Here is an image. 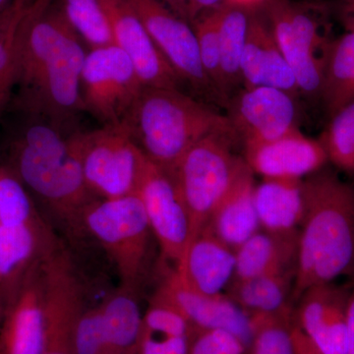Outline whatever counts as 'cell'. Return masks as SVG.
I'll use <instances>...</instances> for the list:
<instances>
[{
    "label": "cell",
    "mask_w": 354,
    "mask_h": 354,
    "mask_svg": "<svg viewBox=\"0 0 354 354\" xmlns=\"http://www.w3.org/2000/svg\"><path fill=\"white\" fill-rule=\"evenodd\" d=\"M0 162L19 178L51 225L86 237L83 216L97 198L84 180L73 133L39 114L8 108L0 118Z\"/></svg>",
    "instance_id": "cell-1"
},
{
    "label": "cell",
    "mask_w": 354,
    "mask_h": 354,
    "mask_svg": "<svg viewBox=\"0 0 354 354\" xmlns=\"http://www.w3.org/2000/svg\"><path fill=\"white\" fill-rule=\"evenodd\" d=\"M292 304L311 286L354 274V186L329 169L302 180Z\"/></svg>",
    "instance_id": "cell-2"
},
{
    "label": "cell",
    "mask_w": 354,
    "mask_h": 354,
    "mask_svg": "<svg viewBox=\"0 0 354 354\" xmlns=\"http://www.w3.org/2000/svg\"><path fill=\"white\" fill-rule=\"evenodd\" d=\"M121 125L151 162L171 174L209 135L237 139L227 116L180 88H144Z\"/></svg>",
    "instance_id": "cell-3"
},
{
    "label": "cell",
    "mask_w": 354,
    "mask_h": 354,
    "mask_svg": "<svg viewBox=\"0 0 354 354\" xmlns=\"http://www.w3.org/2000/svg\"><path fill=\"white\" fill-rule=\"evenodd\" d=\"M62 245L57 230L14 174H0V305Z\"/></svg>",
    "instance_id": "cell-4"
},
{
    "label": "cell",
    "mask_w": 354,
    "mask_h": 354,
    "mask_svg": "<svg viewBox=\"0 0 354 354\" xmlns=\"http://www.w3.org/2000/svg\"><path fill=\"white\" fill-rule=\"evenodd\" d=\"M300 95L319 102L332 36V3L325 0H266L262 6Z\"/></svg>",
    "instance_id": "cell-5"
},
{
    "label": "cell",
    "mask_w": 354,
    "mask_h": 354,
    "mask_svg": "<svg viewBox=\"0 0 354 354\" xmlns=\"http://www.w3.org/2000/svg\"><path fill=\"white\" fill-rule=\"evenodd\" d=\"M85 234L115 268L121 286L139 291L146 278L153 232L138 195L95 199L83 216Z\"/></svg>",
    "instance_id": "cell-6"
},
{
    "label": "cell",
    "mask_w": 354,
    "mask_h": 354,
    "mask_svg": "<svg viewBox=\"0 0 354 354\" xmlns=\"http://www.w3.org/2000/svg\"><path fill=\"white\" fill-rule=\"evenodd\" d=\"M73 141L84 180L97 199L137 194L150 160L122 125L78 129Z\"/></svg>",
    "instance_id": "cell-7"
},
{
    "label": "cell",
    "mask_w": 354,
    "mask_h": 354,
    "mask_svg": "<svg viewBox=\"0 0 354 354\" xmlns=\"http://www.w3.org/2000/svg\"><path fill=\"white\" fill-rule=\"evenodd\" d=\"M234 140L209 135L193 146L171 172L189 214L191 241L206 227L245 162L232 151Z\"/></svg>",
    "instance_id": "cell-8"
},
{
    "label": "cell",
    "mask_w": 354,
    "mask_h": 354,
    "mask_svg": "<svg viewBox=\"0 0 354 354\" xmlns=\"http://www.w3.org/2000/svg\"><path fill=\"white\" fill-rule=\"evenodd\" d=\"M144 88L131 60L115 44L88 51L81 95L85 113L102 127L121 124Z\"/></svg>",
    "instance_id": "cell-9"
},
{
    "label": "cell",
    "mask_w": 354,
    "mask_h": 354,
    "mask_svg": "<svg viewBox=\"0 0 354 354\" xmlns=\"http://www.w3.org/2000/svg\"><path fill=\"white\" fill-rule=\"evenodd\" d=\"M87 53L72 30L46 64L34 90L23 99L11 101L9 108L39 114L66 129H79V118L85 113L81 81Z\"/></svg>",
    "instance_id": "cell-10"
},
{
    "label": "cell",
    "mask_w": 354,
    "mask_h": 354,
    "mask_svg": "<svg viewBox=\"0 0 354 354\" xmlns=\"http://www.w3.org/2000/svg\"><path fill=\"white\" fill-rule=\"evenodd\" d=\"M129 1L158 50L183 85H187L203 99L223 104L203 69L192 26L172 12L162 0Z\"/></svg>",
    "instance_id": "cell-11"
},
{
    "label": "cell",
    "mask_w": 354,
    "mask_h": 354,
    "mask_svg": "<svg viewBox=\"0 0 354 354\" xmlns=\"http://www.w3.org/2000/svg\"><path fill=\"white\" fill-rule=\"evenodd\" d=\"M298 99L277 88H243L227 100L225 116L243 146L271 141L299 129Z\"/></svg>",
    "instance_id": "cell-12"
},
{
    "label": "cell",
    "mask_w": 354,
    "mask_h": 354,
    "mask_svg": "<svg viewBox=\"0 0 354 354\" xmlns=\"http://www.w3.org/2000/svg\"><path fill=\"white\" fill-rule=\"evenodd\" d=\"M149 225L165 261L180 264L192 239L189 214L171 172L153 162L148 167L138 192Z\"/></svg>",
    "instance_id": "cell-13"
},
{
    "label": "cell",
    "mask_w": 354,
    "mask_h": 354,
    "mask_svg": "<svg viewBox=\"0 0 354 354\" xmlns=\"http://www.w3.org/2000/svg\"><path fill=\"white\" fill-rule=\"evenodd\" d=\"M65 246L46 261V335L41 354L74 353V330L85 298Z\"/></svg>",
    "instance_id": "cell-14"
},
{
    "label": "cell",
    "mask_w": 354,
    "mask_h": 354,
    "mask_svg": "<svg viewBox=\"0 0 354 354\" xmlns=\"http://www.w3.org/2000/svg\"><path fill=\"white\" fill-rule=\"evenodd\" d=\"M108 17L113 43L131 60L145 88L183 85L147 31L129 0H99Z\"/></svg>",
    "instance_id": "cell-15"
},
{
    "label": "cell",
    "mask_w": 354,
    "mask_h": 354,
    "mask_svg": "<svg viewBox=\"0 0 354 354\" xmlns=\"http://www.w3.org/2000/svg\"><path fill=\"white\" fill-rule=\"evenodd\" d=\"M46 261L28 274L19 290L4 306L0 318V354L43 353L46 335Z\"/></svg>",
    "instance_id": "cell-16"
},
{
    "label": "cell",
    "mask_w": 354,
    "mask_h": 354,
    "mask_svg": "<svg viewBox=\"0 0 354 354\" xmlns=\"http://www.w3.org/2000/svg\"><path fill=\"white\" fill-rule=\"evenodd\" d=\"M153 297L176 308L193 330H230L250 346L252 339L250 316L227 295H207L194 290L185 285L176 270L172 269L165 272Z\"/></svg>",
    "instance_id": "cell-17"
},
{
    "label": "cell",
    "mask_w": 354,
    "mask_h": 354,
    "mask_svg": "<svg viewBox=\"0 0 354 354\" xmlns=\"http://www.w3.org/2000/svg\"><path fill=\"white\" fill-rule=\"evenodd\" d=\"M349 295L334 281L311 286L298 298L293 322L323 354H346Z\"/></svg>",
    "instance_id": "cell-18"
},
{
    "label": "cell",
    "mask_w": 354,
    "mask_h": 354,
    "mask_svg": "<svg viewBox=\"0 0 354 354\" xmlns=\"http://www.w3.org/2000/svg\"><path fill=\"white\" fill-rule=\"evenodd\" d=\"M243 147L247 165L253 174L264 178L302 180L329 162L319 139L310 138L299 129L271 141Z\"/></svg>",
    "instance_id": "cell-19"
},
{
    "label": "cell",
    "mask_w": 354,
    "mask_h": 354,
    "mask_svg": "<svg viewBox=\"0 0 354 354\" xmlns=\"http://www.w3.org/2000/svg\"><path fill=\"white\" fill-rule=\"evenodd\" d=\"M241 73L243 88H277L300 97L297 79L279 50L262 6L249 9Z\"/></svg>",
    "instance_id": "cell-20"
},
{
    "label": "cell",
    "mask_w": 354,
    "mask_h": 354,
    "mask_svg": "<svg viewBox=\"0 0 354 354\" xmlns=\"http://www.w3.org/2000/svg\"><path fill=\"white\" fill-rule=\"evenodd\" d=\"M185 285L207 295H225L235 270V251L204 227L190 241L176 268Z\"/></svg>",
    "instance_id": "cell-21"
},
{
    "label": "cell",
    "mask_w": 354,
    "mask_h": 354,
    "mask_svg": "<svg viewBox=\"0 0 354 354\" xmlns=\"http://www.w3.org/2000/svg\"><path fill=\"white\" fill-rule=\"evenodd\" d=\"M253 174L244 162L205 227L234 250L261 230L254 199Z\"/></svg>",
    "instance_id": "cell-22"
},
{
    "label": "cell",
    "mask_w": 354,
    "mask_h": 354,
    "mask_svg": "<svg viewBox=\"0 0 354 354\" xmlns=\"http://www.w3.org/2000/svg\"><path fill=\"white\" fill-rule=\"evenodd\" d=\"M299 232H277L260 230L235 249V270L232 281L264 274H297Z\"/></svg>",
    "instance_id": "cell-23"
},
{
    "label": "cell",
    "mask_w": 354,
    "mask_h": 354,
    "mask_svg": "<svg viewBox=\"0 0 354 354\" xmlns=\"http://www.w3.org/2000/svg\"><path fill=\"white\" fill-rule=\"evenodd\" d=\"M302 180L264 178L256 185L254 199L261 230L277 234L299 230L304 216Z\"/></svg>",
    "instance_id": "cell-24"
},
{
    "label": "cell",
    "mask_w": 354,
    "mask_h": 354,
    "mask_svg": "<svg viewBox=\"0 0 354 354\" xmlns=\"http://www.w3.org/2000/svg\"><path fill=\"white\" fill-rule=\"evenodd\" d=\"M99 304L109 354H138L143 323L138 291L120 286Z\"/></svg>",
    "instance_id": "cell-25"
},
{
    "label": "cell",
    "mask_w": 354,
    "mask_h": 354,
    "mask_svg": "<svg viewBox=\"0 0 354 354\" xmlns=\"http://www.w3.org/2000/svg\"><path fill=\"white\" fill-rule=\"evenodd\" d=\"M295 272L232 281L225 295L247 315H270L292 309Z\"/></svg>",
    "instance_id": "cell-26"
},
{
    "label": "cell",
    "mask_w": 354,
    "mask_h": 354,
    "mask_svg": "<svg viewBox=\"0 0 354 354\" xmlns=\"http://www.w3.org/2000/svg\"><path fill=\"white\" fill-rule=\"evenodd\" d=\"M249 9L223 2L216 7L220 41L223 95L227 100L242 85L241 64L245 48Z\"/></svg>",
    "instance_id": "cell-27"
},
{
    "label": "cell",
    "mask_w": 354,
    "mask_h": 354,
    "mask_svg": "<svg viewBox=\"0 0 354 354\" xmlns=\"http://www.w3.org/2000/svg\"><path fill=\"white\" fill-rule=\"evenodd\" d=\"M319 102L328 120L354 104V32H346L333 39Z\"/></svg>",
    "instance_id": "cell-28"
},
{
    "label": "cell",
    "mask_w": 354,
    "mask_h": 354,
    "mask_svg": "<svg viewBox=\"0 0 354 354\" xmlns=\"http://www.w3.org/2000/svg\"><path fill=\"white\" fill-rule=\"evenodd\" d=\"M74 31L90 50L114 44L108 17L99 0H60Z\"/></svg>",
    "instance_id": "cell-29"
},
{
    "label": "cell",
    "mask_w": 354,
    "mask_h": 354,
    "mask_svg": "<svg viewBox=\"0 0 354 354\" xmlns=\"http://www.w3.org/2000/svg\"><path fill=\"white\" fill-rule=\"evenodd\" d=\"M252 339L248 354H295L291 330L293 308L270 314L250 316Z\"/></svg>",
    "instance_id": "cell-30"
},
{
    "label": "cell",
    "mask_w": 354,
    "mask_h": 354,
    "mask_svg": "<svg viewBox=\"0 0 354 354\" xmlns=\"http://www.w3.org/2000/svg\"><path fill=\"white\" fill-rule=\"evenodd\" d=\"M319 141L329 162L341 171L354 174V104L330 118Z\"/></svg>",
    "instance_id": "cell-31"
},
{
    "label": "cell",
    "mask_w": 354,
    "mask_h": 354,
    "mask_svg": "<svg viewBox=\"0 0 354 354\" xmlns=\"http://www.w3.org/2000/svg\"><path fill=\"white\" fill-rule=\"evenodd\" d=\"M216 7L200 14L192 21L191 26L196 35L200 58L205 74L221 97L223 106H225Z\"/></svg>",
    "instance_id": "cell-32"
},
{
    "label": "cell",
    "mask_w": 354,
    "mask_h": 354,
    "mask_svg": "<svg viewBox=\"0 0 354 354\" xmlns=\"http://www.w3.org/2000/svg\"><path fill=\"white\" fill-rule=\"evenodd\" d=\"M32 0H14L0 10V79L15 88L16 41L21 21Z\"/></svg>",
    "instance_id": "cell-33"
},
{
    "label": "cell",
    "mask_w": 354,
    "mask_h": 354,
    "mask_svg": "<svg viewBox=\"0 0 354 354\" xmlns=\"http://www.w3.org/2000/svg\"><path fill=\"white\" fill-rule=\"evenodd\" d=\"M74 353L109 354L100 304L84 305L74 330Z\"/></svg>",
    "instance_id": "cell-34"
},
{
    "label": "cell",
    "mask_w": 354,
    "mask_h": 354,
    "mask_svg": "<svg viewBox=\"0 0 354 354\" xmlns=\"http://www.w3.org/2000/svg\"><path fill=\"white\" fill-rule=\"evenodd\" d=\"M249 346L227 330H194L188 354H248Z\"/></svg>",
    "instance_id": "cell-35"
},
{
    "label": "cell",
    "mask_w": 354,
    "mask_h": 354,
    "mask_svg": "<svg viewBox=\"0 0 354 354\" xmlns=\"http://www.w3.org/2000/svg\"><path fill=\"white\" fill-rule=\"evenodd\" d=\"M191 335L142 330L138 354H188Z\"/></svg>",
    "instance_id": "cell-36"
},
{
    "label": "cell",
    "mask_w": 354,
    "mask_h": 354,
    "mask_svg": "<svg viewBox=\"0 0 354 354\" xmlns=\"http://www.w3.org/2000/svg\"><path fill=\"white\" fill-rule=\"evenodd\" d=\"M333 15L344 26L346 32H354V0H335Z\"/></svg>",
    "instance_id": "cell-37"
},
{
    "label": "cell",
    "mask_w": 354,
    "mask_h": 354,
    "mask_svg": "<svg viewBox=\"0 0 354 354\" xmlns=\"http://www.w3.org/2000/svg\"><path fill=\"white\" fill-rule=\"evenodd\" d=\"M291 339H292L295 354H323L318 348L310 342L308 337L297 328L293 322L291 330Z\"/></svg>",
    "instance_id": "cell-38"
},
{
    "label": "cell",
    "mask_w": 354,
    "mask_h": 354,
    "mask_svg": "<svg viewBox=\"0 0 354 354\" xmlns=\"http://www.w3.org/2000/svg\"><path fill=\"white\" fill-rule=\"evenodd\" d=\"M346 354H354V288L351 290L348 299Z\"/></svg>",
    "instance_id": "cell-39"
},
{
    "label": "cell",
    "mask_w": 354,
    "mask_h": 354,
    "mask_svg": "<svg viewBox=\"0 0 354 354\" xmlns=\"http://www.w3.org/2000/svg\"><path fill=\"white\" fill-rule=\"evenodd\" d=\"M13 97V86L0 79V118H2Z\"/></svg>",
    "instance_id": "cell-40"
},
{
    "label": "cell",
    "mask_w": 354,
    "mask_h": 354,
    "mask_svg": "<svg viewBox=\"0 0 354 354\" xmlns=\"http://www.w3.org/2000/svg\"><path fill=\"white\" fill-rule=\"evenodd\" d=\"M227 1L235 4V6L243 7V8L252 9L262 6L266 0H227Z\"/></svg>",
    "instance_id": "cell-41"
},
{
    "label": "cell",
    "mask_w": 354,
    "mask_h": 354,
    "mask_svg": "<svg viewBox=\"0 0 354 354\" xmlns=\"http://www.w3.org/2000/svg\"><path fill=\"white\" fill-rule=\"evenodd\" d=\"M14 0H0V10H2V9L6 8L7 6H9V4L11 3V2H13Z\"/></svg>",
    "instance_id": "cell-42"
},
{
    "label": "cell",
    "mask_w": 354,
    "mask_h": 354,
    "mask_svg": "<svg viewBox=\"0 0 354 354\" xmlns=\"http://www.w3.org/2000/svg\"><path fill=\"white\" fill-rule=\"evenodd\" d=\"M2 315V309H1V305H0V318H1Z\"/></svg>",
    "instance_id": "cell-43"
}]
</instances>
